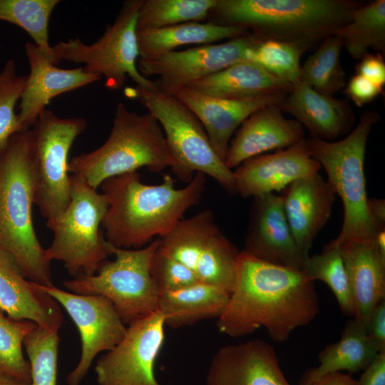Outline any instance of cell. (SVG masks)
Masks as SVG:
<instances>
[{"instance_id":"d590c367","label":"cell","mask_w":385,"mask_h":385,"mask_svg":"<svg viewBox=\"0 0 385 385\" xmlns=\"http://www.w3.org/2000/svg\"><path fill=\"white\" fill-rule=\"evenodd\" d=\"M58 330L37 325L24 339L31 369V385H56Z\"/></svg>"},{"instance_id":"4fadbf2b","label":"cell","mask_w":385,"mask_h":385,"mask_svg":"<svg viewBox=\"0 0 385 385\" xmlns=\"http://www.w3.org/2000/svg\"><path fill=\"white\" fill-rule=\"evenodd\" d=\"M165 326L158 310L129 323L123 339L96 362L98 385H160L155 364L165 341Z\"/></svg>"},{"instance_id":"d6a6232c","label":"cell","mask_w":385,"mask_h":385,"mask_svg":"<svg viewBox=\"0 0 385 385\" xmlns=\"http://www.w3.org/2000/svg\"><path fill=\"white\" fill-rule=\"evenodd\" d=\"M302 270L314 282H325L333 292L342 313L354 317L352 295L340 247L326 245L322 253L304 259Z\"/></svg>"},{"instance_id":"8fae6325","label":"cell","mask_w":385,"mask_h":385,"mask_svg":"<svg viewBox=\"0 0 385 385\" xmlns=\"http://www.w3.org/2000/svg\"><path fill=\"white\" fill-rule=\"evenodd\" d=\"M83 118H63L46 108L31 128L34 152V200L50 222L66 209L71 200L68 153L86 128Z\"/></svg>"},{"instance_id":"f6af8a7d","label":"cell","mask_w":385,"mask_h":385,"mask_svg":"<svg viewBox=\"0 0 385 385\" xmlns=\"http://www.w3.org/2000/svg\"><path fill=\"white\" fill-rule=\"evenodd\" d=\"M368 208L374 220L381 226H385V200L368 198Z\"/></svg>"},{"instance_id":"5bb4252c","label":"cell","mask_w":385,"mask_h":385,"mask_svg":"<svg viewBox=\"0 0 385 385\" xmlns=\"http://www.w3.org/2000/svg\"><path fill=\"white\" fill-rule=\"evenodd\" d=\"M256 38L248 32L229 41L173 51L148 59H138V69L145 78L160 76L157 90L174 96L180 89L232 64L246 61V52Z\"/></svg>"},{"instance_id":"cb8c5ba5","label":"cell","mask_w":385,"mask_h":385,"mask_svg":"<svg viewBox=\"0 0 385 385\" xmlns=\"http://www.w3.org/2000/svg\"><path fill=\"white\" fill-rule=\"evenodd\" d=\"M348 274L354 314L368 329L374 307L385 299V258L372 241H352L339 246Z\"/></svg>"},{"instance_id":"f35d334b","label":"cell","mask_w":385,"mask_h":385,"mask_svg":"<svg viewBox=\"0 0 385 385\" xmlns=\"http://www.w3.org/2000/svg\"><path fill=\"white\" fill-rule=\"evenodd\" d=\"M23 297V284L18 267L11 257L0 247V309L14 313Z\"/></svg>"},{"instance_id":"1f68e13d","label":"cell","mask_w":385,"mask_h":385,"mask_svg":"<svg viewBox=\"0 0 385 385\" xmlns=\"http://www.w3.org/2000/svg\"><path fill=\"white\" fill-rule=\"evenodd\" d=\"M59 3V0H0V21L26 31L55 64L48 41V24Z\"/></svg>"},{"instance_id":"ffe728a7","label":"cell","mask_w":385,"mask_h":385,"mask_svg":"<svg viewBox=\"0 0 385 385\" xmlns=\"http://www.w3.org/2000/svg\"><path fill=\"white\" fill-rule=\"evenodd\" d=\"M287 94L277 92L245 99H224L208 96L185 87L174 96L199 118L212 149L225 161L231 138L242 123L262 107L270 104L279 105Z\"/></svg>"},{"instance_id":"6da1fadb","label":"cell","mask_w":385,"mask_h":385,"mask_svg":"<svg viewBox=\"0 0 385 385\" xmlns=\"http://www.w3.org/2000/svg\"><path fill=\"white\" fill-rule=\"evenodd\" d=\"M319 313L314 281L302 270L264 262L240 251L235 286L216 326L232 338L264 327L272 341L282 342Z\"/></svg>"},{"instance_id":"4316f807","label":"cell","mask_w":385,"mask_h":385,"mask_svg":"<svg viewBox=\"0 0 385 385\" xmlns=\"http://www.w3.org/2000/svg\"><path fill=\"white\" fill-rule=\"evenodd\" d=\"M248 32L247 29L240 26L219 25L211 21L187 22L160 29L138 31V59H151L184 45H207L225 38L232 39Z\"/></svg>"},{"instance_id":"f546056e","label":"cell","mask_w":385,"mask_h":385,"mask_svg":"<svg viewBox=\"0 0 385 385\" xmlns=\"http://www.w3.org/2000/svg\"><path fill=\"white\" fill-rule=\"evenodd\" d=\"M342 48L339 36L333 34L326 36L302 66L299 81L330 96L345 87V72L340 61Z\"/></svg>"},{"instance_id":"30bf717a","label":"cell","mask_w":385,"mask_h":385,"mask_svg":"<svg viewBox=\"0 0 385 385\" xmlns=\"http://www.w3.org/2000/svg\"><path fill=\"white\" fill-rule=\"evenodd\" d=\"M140 2L125 1L114 22L92 44H86L76 37L51 46L55 64L62 60L83 63L87 72L103 77L105 86L109 90L120 89L127 76L137 86L157 90L156 82L143 76L137 66L139 53L136 24Z\"/></svg>"},{"instance_id":"3957f363","label":"cell","mask_w":385,"mask_h":385,"mask_svg":"<svg viewBox=\"0 0 385 385\" xmlns=\"http://www.w3.org/2000/svg\"><path fill=\"white\" fill-rule=\"evenodd\" d=\"M350 0H217L208 21L240 26L256 38L294 43L305 51L351 19Z\"/></svg>"},{"instance_id":"ab89813d","label":"cell","mask_w":385,"mask_h":385,"mask_svg":"<svg viewBox=\"0 0 385 385\" xmlns=\"http://www.w3.org/2000/svg\"><path fill=\"white\" fill-rule=\"evenodd\" d=\"M344 92L357 107H362L381 95L383 93V88L356 73L349 79Z\"/></svg>"},{"instance_id":"836d02e7","label":"cell","mask_w":385,"mask_h":385,"mask_svg":"<svg viewBox=\"0 0 385 385\" xmlns=\"http://www.w3.org/2000/svg\"><path fill=\"white\" fill-rule=\"evenodd\" d=\"M306 51L298 44L256 38L246 52V61L259 66L274 77L294 85L300 81V59Z\"/></svg>"},{"instance_id":"4dcf8cb0","label":"cell","mask_w":385,"mask_h":385,"mask_svg":"<svg viewBox=\"0 0 385 385\" xmlns=\"http://www.w3.org/2000/svg\"><path fill=\"white\" fill-rule=\"evenodd\" d=\"M217 0H141L137 31L208 20Z\"/></svg>"},{"instance_id":"52a82bcc","label":"cell","mask_w":385,"mask_h":385,"mask_svg":"<svg viewBox=\"0 0 385 385\" xmlns=\"http://www.w3.org/2000/svg\"><path fill=\"white\" fill-rule=\"evenodd\" d=\"M133 96L158 120L165 133L170 168L181 181H191L197 172L215 180L230 195L236 194L235 178L215 153L206 130L196 115L174 96L137 86Z\"/></svg>"},{"instance_id":"277c9868","label":"cell","mask_w":385,"mask_h":385,"mask_svg":"<svg viewBox=\"0 0 385 385\" xmlns=\"http://www.w3.org/2000/svg\"><path fill=\"white\" fill-rule=\"evenodd\" d=\"M34 152L31 130L13 134L0 149V247L10 254L25 277L52 287L50 264L36 235Z\"/></svg>"},{"instance_id":"7402d4cb","label":"cell","mask_w":385,"mask_h":385,"mask_svg":"<svg viewBox=\"0 0 385 385\" xmlns=\"http://www.w3.org/2000/svg\"><path fill=\"white\" fill-rule=\"evenodd\" d=\"M281 196L293 237L306 259L316 236L332 215L337 195L327 180L317 173L292 182Z\"/></svg>"},{"instance_id":"8992f818","label":"cell","mask_w":385,"mask_h":385,"mask_svg":"<svg viewBox=\"0 0 385 385\" xmlns=\"http://www.w3.org/2000/svg\"><path fill=\"white\" fill-rule=\"evenodd\" d=\"M171 159L160 125L150 113L139 115L118 103L111 133L98 148L74 156L68 170L97 189L106 180L145 167L161 172Z\"/></svg>"},{"instance_id":"7bdbcfd3","label":"cell","mask_w":385,"mask_h":385,"mask_svg":"<svg viewBox=\"0 0 385 385\" xmlns=\"http://www.w3.org/2000/svg\"><path fill=\"white\" fill-rule=\"evenodd\" d=\"M359 385H385V351L381 352L364 370Z\"/></svg>"},{"instance_id":"7dc6e473","label":"cell","mask_w":385,"mask_h":385,"mask_svg":"<svg viewBox=\"0 0 385 385\" xmlns=\"http://www.w3.org/2000/svg\"><path fill=\"white\" fill-rule=\"evenodd\" d=\"M0 385H31L29 384L21 383L10 378L0 376Z\"/></svg>"},{"instance_id":"74e56055","label":"cell","mask_w":385,"mask_h":385,"mask_svg":"<svg viewBox=\"0 0 385 385\" xmlns=\"http://www.w3.org/2000/svg\"><path fill=\"white\" fill-rule=\"evenodd\" d=\"M150 273L160 294L200 282L187 267L164 254L159 247L152 257Z\"/></svg>"},{"instance_id":"484cf974","label":"cell","mask_w":385,"mask_h":385,"mask_svg":"<svg viewBox=\"0 0 385 385\" xmlns=\"http://www.w3.org/2000/svg\"><path fill=\"white\" fill-rule=\"evenodd\" d=\"M229 297L230 293L218 287L197 282L160 294L157 310L162 314L165 326L178 329L202 320L217 319Z\"/></svg>"},{"instance_id":"603a6c76","label":"cell","mask_w":385,"mask_h":385,"mask_svg":"<svg viewBox=\"0 0 385 385\" xmlns=\"http://www.w3.org/2000/svg\"><path fill=\"white\" fill-rule=\"evenodd\" d=\"M279 106L311 135L327 141L346 136L354 128L355 115L348 101L322 94L300 81Z\"/></svg>"},{"instance_id":"b9f144b4","label":"cell","mask_w":385,"mask_h":385,"mask_svg":"<svg viewBox=\"0 0 385 385\" xmlns=\"http://www.w3.org/2000/svg\"><path fill=\"white\" fill-rule=\"evenodd\" d=\"M367 333L379 351H385V299L380 302L373 309Z\"/></svg>"},{"instance_id":"83f0119b","label":"cell","mask_w":385,"mask_h":385,"mask_svg":"<svg viewBox=\"0 0 385 385\" xmlns=\"http://www.w3.org/2000/svg\"><path fill=\"white\" fill-rule=\"evenodd\" d=\"M379 353L367 329L351 318L346 322L340 339L320 351L319 364L308 371L300 382H311L342 371H347L349 374L359 372L364 370Z\"/></svg>"},{"instance_id":"7c38bea8","label":"cell","mask_w":385,"mask_h":385,"mask_svg":"<svg viewBox=\"0 0 385 385\" xmlns=\"http://www.w3.org/2000/svg\"><path fill=\"white\" fill-rule=\"evenodd\" d=\"M159 239V250L187 267L200 282L232 292L240 251L220 230L210 209L180 220Z\"/></svg>"},{"instance_id":"ee69618b","label":"cell","mask_w":385,"mask_h":385,"mask_svg":"<svg viewBox=\"0 0 385 385\" xmlns=\"http://www.w3.org/2000/svg\"><path fill=\"white\" fill-rule=\"evenodd\" d=\"M299 385H359L358 380L354 379L351 374L342 372H335L323 376L311 382H299Z\"/></svg>"},{"instance_id":"7a4b0ae2","label":"cell","mask_w":385,"mask_h":385,"mask_svg":"<svg viewBox=\"0 0 385 385\" xmlns=\"http://www.w3.org/2000/svg\"><path fill=\"white\" fill-rule=\"evenodd\" d=\"M175 183L165 175L160 184L145 185L137 171L103 182L108 203L101 223L106 240L115 247L140 249L170 231L190 207L199 204L205 175L196 173L183 188H175Z\"/></svg>"},{"instance_id":"44dd1931","label":"cell","mask_w":385,"mask_h":385,"mask_svg":"<svg viewBox=\"0 0 385 385\" xmlns=\"http://www.w3.org/2000/svg\"><path fill=\"white\" fill-rule=\"evenodd\" d=\"M304 138V128L297 120L285 118L279 105H267L242 123L230 142L224 162L232 170L251 158L287 148Z\"/></svg>"},{"instance_id":"bcb514c9","label":"cell","mask_w":385,"mask_h":385,"mask_svg":"<svg viewBox=\"0 0 385 385\" xmlns=\"http://www.w3.org/2000/svg\"><path fill=\"white\" fill-rule=\"evenodd\" d=\"M374 243L381 256L385 258V227L378 230L374 238Z\"/></svg>"},{"instance_id":"2e32d148","label":"cell","mask_w":385,"mask_h":385,"mask_svg":"<svg viewBox=\"0 0 385 385\" xmlns=\"http://www.w3.org/2000/svg\"><path fill=\"white\" fill-rule=\"evenodd\" d=\"M242 252L264 262L302 270V256L287 222L281 195L252 197Z\"/></svg>"},{"instance_id":"ba28073f","label":"cell","mask_w":385,"mask_h":385,"mask_svg":"<svg viewBox=\"0 0 385 385\" xmlns=\"http://www.w3.org/2000/svg\"><path fill=\"white\" fill-rule=\"evenodd\" d=\"M71 200L65 211L46 222L53 239L45 249L49 262L58 260L73 278L95 274L102 262L112 255L111 244L100 229L108 203L82 178L71 175Z\"/></svg>"},{"instance_id":"8d00e7d4","label":"cell","mask_w":385,"mask_h":385,"mask_svg":"<svg viewBox=\"0 0 385 385\" xmlns=\"http://www.w3.org/2000/svg\"><path fill=\"white\" fill-rule=\"evenodd\" d=\"M27 76L17 73L16 61L8 59L0 71V149L21 132L15 106L25 88Z\"/></svg>"},{"instance_id":"f1b7e54d","label":"cell","mask_w":385,"mask_h":385,"mask_svg":"<svg viewBox=\"0 0 385 385\" xmlns=\"http://www.w3.org/2000/svg\"><path fill=\"white\" fill-rule=\"evenodd\" d=\"M333 34L343 41V47L359 60L369 49L384 55L385 51V1L361 4L351 13L350 21Z\"/></svg>"},{"instance_id":"60d3db41","label":"cell","mask_w":385,"mask_h":385,"mask_svg":"<svg viewBox=\"0 0 385 385\" xmlns=\"http://www.w3.org/2000/svg\"><path fill=\"white\" fill-rule=\"evenodd\" d=\"M355 69L357 74L366 78L381 88L385 84V62L383 54L366 53L359 60Z\"/></svg>"},{"instance_id":"9a60e30c","label":"cell","mask_w":385,"mask_h":385,"mask_svg":"<svg viewBox=\"0 0 385 385\" xmlns=\"http://www.w3.org/2000/svg\"><path fill=\"white\" fill-rule=\"evenodd\" d=\"M35 285L63 307L79 331L80 361L67 376L68 385H79L96 356L115 347L123 339L126 327L111 301L104 296L76 294L54 285Z\"/></svg>"},{"instance_id":"e0dca14e","label":"cell","mask_w":385,"mask_h":385,"mask_svg":"<svg viewBox=\"0 0 385 385\" xmlns=\"http://www.w3.org/2000/svg\"><path fill=\"white\" fill-rule=\"evenodd\" d=\"M320 164L309 154L306 138L285 149L251 158L233 170L236 194L243 198L282 192L290 183L319 173Z\"/></svg>"},{"instance_id":"9c48e42d","label":"cell","mask_w":385,"mask_h":385,"mask_svg":"<svg viewBox=\"0 0 385 385\" xmlns=\"http://www.w3.org/2000/svg\"><path fill=\"white\" fill-rule=\"evenodd\" d=\"M159 245V238L140 249L111 245V254L115 257L113 261L106 260L95 274H80L63 284L76 294L107 297L123 324H128L157 310L160 293L151 278L150 267Z\"/></svg>"},{"instance_id":"d4e9b609","label":"cell","mask_w":385,"mask_h":385,"mask_svg":"<svg viewBox=\"0 0 385 385\" xmlns=\"http://www.w3.org/2000/svg\"><path fill=\"white\" fill-rule=\"evenodd\" d=\"M292 86L255 63L243 61L195 81L186 88L214 98L238 100L271 93H289Z\"/></svg>"},{"instance_id":"d6986e66","label":"cell","mask_w":385,"mask_h":385,"mask_svg":"<svg viewBox=\"0 0 385 385\" xmlns=\"http://www.w3.org/2000/svg\"><path fill=\"white\" fill-rule=\"evenodd\" d=\"M207 385H290L274 347L260 339L220 347L210 361Z\"/></svg>"},{"instance_id":"e575fe53","label":"cell","mask_w":385,"mask_h":385,"mask_svg":"<svg viewBox=\"0 0 385 385\" xmlns=\"http://www.w3.org/2000/svg\"><path fill=\"white\" fill-rule=\"evenodd\" d=\"M37 325L31 320L13 319L0 309V376L31 384V364L23 354L22 345Z\"/></svg>"},{"instance_id":"ac0fdd59","label":"cell","mask_w":385,"mask_h":385,"mask_svg":"<svg viewBox=\"0 0 385 385\" xmlns=\"http://www.w3.org/2000/svg\"><path fill=\"white\" fill-rule=\"evenodd\" d=\"M24 50L30 72L17 114L21 132L31 129L53 98L102 78L87 72L83 66L72 69L58 68L34 43L26 42Z\"/></svg>"},{"instance_id":"5b68a950","label":"cell","mask_w":385,"mask_h":385,"mask_svg":"<svg viewBox=\"0 0 385 385\" xmlns=\"http://www.w3.org/2000/svg\"><path fill=\"white\" fill-rule=\"evenodd\" d=\"M380 120L376 111H366L357 125L342 139L327 141L309 135L306 138L310 155L324 168L330 184L343 204L344 217L339 235L330 245L340 246L352 241H372L379 225L368 208L364 173L367 139Z\"/></svg>"}]
</instances>
